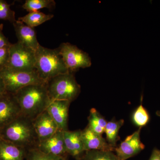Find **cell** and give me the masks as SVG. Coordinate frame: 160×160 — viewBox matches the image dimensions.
<instances>
[{"label":"cell","instance_id":"1","mask_svg":"<svg viewBox=\"0 0 160 160\" xmlns=\"http://www.w3.org/2000/svg\"><path fill=\"white\" fill-rule=\"evenodd\" d=\"M13 94L22 114L32 121L46 110L51 102L46 83L26 86Z\"/></svg>","mask_w":160,"mask_h":160},{"label":"cell","instance_id":"2","mask_svg":"<svg viewBox=\"0 0 160 160\" xmlns=\"http://www.w3.org/2000/svg\"><path fill=\"white\" fill-rule=\"evenodd\" d=\"M0 138L26 150L37 148L39 142L32 120L22 114L0 130Z\"/></svg>","mask_w":160,"mask_h":160},{"label":"cell","instance_id":"3","mask_svg":"<svg viewBox=\"0 0 160 160\" xmlns=\"http://www.w3.org/2000/svg\"><path fill=\"white\" fill-rule=\"evenodd\" d=\"M35 69L45 82L50 79L69 72L58 48L50 49L40 45L35 51Z\"/></svg>","mask_w":160,"mask_h":160},{"label":"cell","instance_id":"4","mask_svg":"<svg viewBox=\"0 0 160 160\" xmlns=\"http://www.w3.org/2000/svg\"><path fill=\"white\" fill-rule=\"evenodd\" d=\"M46 89L50 101L64 100L72 102L81 92V86L76 80L73 72L57 76L46 82Z\"/></svg>","mask_w":160,"mask_h":160},{"label":"cell","instance_id":"5","mask_svg":"<svg viewBox=\"0 0 160 160\" xmlns=\"http://www.w3.org/2000/svg\"><path fill=\"white\" fill-rule=\"evenodd\" d=\"M0 77L6 92L12 94L26 86L46 83L40 78L36 71H17L5 68L0 71Z\"/></svg>","mask_w":160,"mask_h":160},{"label":"cell","instance_id":"6","mask_svg":"<svg viewBox=\"0 0 160 160\" xmlns=\"http://www.w3.org/2000/svg\"><path fill=\"white\" fill-rule=\"evenodd\" d=\"M35 52L18 42L11 44L6 68L17 71L31 72L35 69Z\"/></svg>","mask_w":160,"mask_h":160},{"label":"cell","instance_id":"7","mask_svg":"<svg viewBox=\"0 0 160 160\" xmlns=\"http://www.w3.org/2000/svg\"><path fill=\"white\" fill-rule=\"evenodd\" d=\"M58 49L70 72L74 73L81 68H88L91 66L89 55L75 45L68 42L63 43Z\"/></svg>","mask_w":160,"mask_h":160},{"label":"cell","instance_id":"8","mask_svg":"<svg viewBox=\"0 0 160 160\" xmlns=\"http://www.w3.org/2000/svg\"><path fill=\"white\" fill-rule=\"evenodd\" d=\"M142 128H139L133 133L128 136L114 149L115 154L119 160H127L140 153L145 149V146L140 138Z\"/></svg>","mask_w":160,"mask_h":160},{"label":"cell","instance_id":"9","mask_svg":"<svg viewBox=\"0 0 160 160\" xmlns=\"http://www.w3.org/2000/svg\"><path fill=\"white\" fill-rule=\"evenodd\" d=\"M21 114L14 94L6 92L0 98V130Z\"/></svg>","mask_w":160,"mask_h":160},{"label":"cell","instance_id":"10","mask_svg":"<svg viewBox=\"0 0 160 160\" xmlns=\"http://www.w3.org/2000/svg\"><path fill=\"white\" fill-rule=\"evenodd\" d=\"M71 102L64 100L52 101L46 110L56 123L59 130H68L69 107Z\"/></svg>","mask_w":160,"mask_h":160},{"label":"cell","instance_id":"11","mask_svg":"<svg viewBox=\"0 0 160 160\" xmlns=\"http://www.w3.org/2000/svg\"><path fill=\"white\" fill-rule=\"evenodd\" d=\"M38 149L46 154L66 158L68 154L65 146L63 131L58 130L51 137L39 142Z\"/></svg>","mask_w":160,"mask_h":160},{"label":"cell","instance_id":"12","mask_svg":"<svg viewBox=\"0 0 160 160\" xmlns=\"http://www.w3.org/2000/svg\"><path fill=\"white\" fill-rule=\"evenodd\" d=\"M32 123L39 142L51 137L59 130L56 123L46 110L37 117Z\"/></svg>","mask_w":160,"mask_h":160},{"label":"cell","instance_id":"13","mask_svg":"<svg viewBox=\"0 0 160 160\" xmlns=\"http://www.w3.org/2000/svg\"><path fill=\"white\" fill-rule=\"evenodd\" d=\"M81 137L85 151L89 150H102L114 152L115 148L107 142L102 135L97 134L88 126L81 130Z\"/></svg>","mask_w":160,"mask_h":160},{"label":"cell","instance_id":"14","mask_svg":"<svg viewBox=\"0 0 160 160\" xmlns=\"http://www.w3.org/2000/svg\"><path fill=\"white\" fill-rule=\"evenodd\" d=\"M18 42L35 52L40 44L37 38V34L34 28L27 26L25 23L17 20L12 24Z\"/></svg>","mask_w":160,"mask_h":160},{"label":"cell","instance_id":"15","mask_svg":"<svg viewBox=\"0 0 160 160\" xmlns=\"http://www.w3.org/2000/svg\"><path fill=\"white\" fill-rule=\"evenodd\" d=\"M63 136L68 154L76 160H81L86 152L81 137V130H66L63 131Z\"/></svg>","mask_w":160,"mask_h":160},{"label":"cell","instance_id":"16","mask_svg":"<svg viewBox=\"0 0 160 160\" xmlns=\"http://www.w3.org/2000/svg\"><path fill=\"white\" fill-rule=\"evenodd\" d=\"M26 150L0 138V160H24Z\"/></svg>","mask_w":160,"mask_h":160},{"label":"cell","instance_id":"17","mask_svg":"<svg viewBox=\"0 0 160 160\" xmlns=\"http://www.w3.org/2000/svg\"><path fill=\"white\" fill-rule=\"evenodd\" d=\"M124 123V120L113 118L108 122L105 128V132L107 142L115 149L117 142L120 139L119 132Z\"/></svg>","mask_w":160,"mask_h":160},{"label":"cell","instance_id":"18","mask_svg":"<svg viewBox=\"0 0 160 160\" xmlns=\"http://www.w3.org/2000/svg\"><path fill=\"white\" fill-rule=\"evenodd\" d=\"M88 120V126L91 130L100 135L105 132L108 122L96 109L92 108L90 109Z\"/></svg>","mask_w":160,"mask_h":160},{"label":"cell","instance_id":"19","mask_svg":"<svg viewBox=\"0 0 160 160\" xmlns=\"http://www.w3.org/2000/svg\"><path fill=\"white\" fill-rule=\"evenodd\" d=\"M53 17V15L46 14L38 11H34L29 12L26 15L19 18L18 20L25 23L27 26L34 28L51 19Z\"/></svg>","mask_w":160,"mask_h":160},{"label":"cell","instance_id":"20","mask_svg":"<svg viewBox=\"0 0 160 160\" xmlns=\"http://www.w3.org/2000/svg\"><path fill=\"white\" fill-rule=\"evenodd\" d=\"M143 98H141V104L133 112L132 114V121L133 123L139 127L142 128L147 126L150 120V117L147 109L142 105Z\"/></svg>","mask_w":160,"mask_h":160},{"label":"cell","instance_id":"21","mask_svg":"<svg viewBox=\"0 0 160 160\" xmlns=\"http://www.w3.org/2000/svg\"><path fill=\"white\" fill-rule=\"evenodd\" d=\"M55 6V2L53 0H26L22 7L26 11L31 12L43 8L53 9Z\"/></svg>","mask_w":160,"mask_h":160},{"label":"cell","instance_id":"22","mask_svg":"<svg viewBox=\"0 0 160 160\" xmlns=\"http://www.w3.org/2000/svg\"><path fill=\"white\" fill-rule=\"evenodd\" d=\"M81 160H119L113 152L89 150L85 152Z\"/></svg>","mask_w":160,"mask_h":160},{"label":"cell","instance_id":"23","mask_svg":"<svg viewBox=\"0 0 160 160\" xmlns=\"http://www.w3.org/2000/svg\"><path fill=\"white\" fill-rule=\"evenodd\" d=\"M26 160H67L66 158L46 154L37 148L26 150Z\"/></svg>","mask_w":160,"mask_h":160},{"label":"cell","instance_id":"24","mask_svg":"<svg viewBox=\"0 0 160 160\" xmlns=\"http://www.w3.org/2000/svg\"><path fill=\"white\" fill-rule=\"evenodd\" d=\"M10 6L6 1L0 0V20L9 21L13 24L17 20L15 12L12 10Z\"/></svg>","mask_w":160,"mask_h":160},{"label":"cell","instance_id":"25","mask_svg":"<svg viewBox=\"0 0 160 160\" xmlns=\"http://www.w3.org/2000/svg\"><path fill=\"white\" fill-rule=\"evenodd\" d=\"M10 46L0 49V71L7 66L9 61Z\"/></svg>","mask_w":160,"mask_h":160},{"label":"cell","instance_id":"26","mask_svg":"<svg viewBox=\"0 0 160 160\" xmlns=\"http://www.w3.org/2000/svg\"><path fill=\"white\" fill-rule=\"evenodd\" d=\"M3 25H0V49L3 47L10 46L11 43L9 42L8 38L4 35L3 32Z\"/></svg>","mask_w":160,"mask_h":160},{"label":"cell","instance_id":"27","mask_svg":"<svg viewBox=\"0 0 160 160\" xmlns=\"http://www.w3.org/2000/svg\"><path fill=\"white\" fill-rule=\"evenodd\" d=\"M149 160H160V150L156 148L153 149Z\"/></svg>","mask_w":160,"mask_h":160},{"label":"cell","instance_id":"28","mask_svg":"<svg viewBox=\"0 0 160 160\" xmlns=\"http://www.w3.org/2000/svg\"><path fill=\"white\" fill-rule=\"evenodd\" d=\"M7 92L2 79L0 77V98Z\"/></svg>","mask_w":160,"mask_h":160},{"label":"cell","instance_id":"29","mask_svg":"<svg viewBox=\"0 0 160 160\" xmlns=\"http://www.w3.org/2000/svg\"><path fill=\"white\" fill-rule=\"evenodd\" d=\"M156 114L158 116L160 117V111H157L156 112Z\"/></svg>","mask_w":160,"mask_h":160},{"label":"cell","instance_id":"30","mask_svg":"<svg viewBox=\"0 0 160 160\" xmlns=\"http://www.w3.org/2000/svg\"></svg>","mask_w":160,"mask_h":160}]
</instances>
